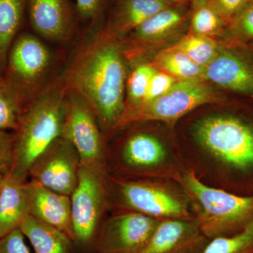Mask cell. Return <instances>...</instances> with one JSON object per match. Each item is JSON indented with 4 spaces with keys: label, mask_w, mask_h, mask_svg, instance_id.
<instances>
[{
    "label": "cell",
    "mask_w": 253,
    "mask_h": 253,
    "mask_svg": "<svg viewBox=\"0 0 253 253\" xmlns=\"http://www.w3.org/2000/svg\"><path fill=\"white\" fill-rule=\"evenodd\" d=\"M152 64L158 71L176 78L178 81L203 79L204 68L194 62L184 53L170 47L161 51Z\"/></svg>",
    "instance_id": "22"
},
{
    "label": "cell",
    "mask_w": 253,
    "mask_h": 253,
    "mask_svg": "<svg viewBox=\"0 0 253 253\" xmlns=\"http://www.w3.org/2000/svg\"><path fill=\"white\" fill-rule=\"evenodd\" d=\"M14 161V133L0 129V175L11 172Z\"/></svg>",
    "instance_id": "29"
},
{
    "label": "cell",
    "mask_w": 253,
    "mask_h": 253,
    "mask_svg": "<svg viewBox=\"0 0 253 253\" xmlns=\"http://www.w3.org/2000/svg\"><path fill=\"white\" fill-rule=\"evenodd\" d=\"M250 0H212L213 4L226 21L232 20L240 10Z\"/></svg>",
    "instance_id": "33"
},
{
    "label": "cell",
    "mask_w": 253,
    "mask_h": 253,
    "mask_svg": "<svg viewBox=\"0 0 253 253\" xmlns=\"http://www.w3.org/2000/svg\"><path fill=\"white\" fill-rule=\"evenodd\" d=\"M203 79L230 90L253 94V68L229 51L219 50L204 68Z\"/></svg>",
    "instance_id": "15"
},
{
    "label": "cell",
    "mask_w": 253,
    "mask_h": 253,
    "mask_svg": "<svg viewBox=\"0 0 253 253\" xmlns=\"http://www.w3.org/2000/svg\"><path fill=\"white\" fill-rule=\"evenodd\" d=\"M172 5L175 4L166 0H121L105 31L119 40L151 16Z\"/></svg>",
    "instance_id": "16"
},
{
    "label": "cell",
    "mask_w": 253,
    "mask_h": 253,
    "mask_svg": "<svg viewBox=\"0 0 253 253\" xmlns=\"http://www.w3.org/2000/svg\"><path fill=\"white\" fill-rule=\"evenodd\" d=\"M193 4L190 33L211 38L218 34L226 21L212 0H199Z\"/></svg>",
    "instance_id": "23"
},
{
    "label": "cell",
    "mask_w": 253,
    "mask_h": 253,
    "mask_svg": "<svg viewBox=\"0 0 253 253\" xmlns=\"http://www.w3.org/2000/svg\"><path fill=\"white\" fill-rule=\"evenodd\" d=\"M11 173L1 178L0 184V238L18 229L29 214L25 182Z\"/></svg>",
    "instance_id": "17"
},
{
    "label": "cell",
    "mask_w": 253,
    "mask_h": 253,
    "mask_svg": "<svg viewBox=\"0 0 253 253\" xmlns=\"http://www.w3.org/2000/svg\"><path fill=\"white\" fill-rule=\"evenodd\" d=\"M23 111L17 100L0 81V129L16 130Z\"/></svg>",
    "instance_id": "27"
},
{
    "label": "cell",
    "mask_w": 253,
    "mask_h": 253,
    "mask_svg": "<svg viewBox=\"0 0 253 253\" xmlns=\"http://www.w3.org/2000/svg\"><path fill=\"white\" fill-rule=\"evenodd\" d=\"M0 253H31L19 229L0 238Z\"/></svg>",
    "instance_id": "30"
},
{
    "label": "cell",
    "mask_w": 253,
    "mask_h": 253,
    "mask_svg": "<svg viewBox=\"0 0 253 253\" xmlns=\"http://www.w3.org/2000/svg\"><path fill=\"white\" fill-rule=\"evenodd\" d=\"M170 48L184 53L194 62L204 68L212 61L219 50L217 42L211 37L192 33L184 37Z\"/></svg>",
    "instance_id": "24"
},
{
    "label": "cell",
    "mask_w": 253,
    "mask_h": 253,
    "mask_svg": "<svg viewBox=\"0 0 253 253\" xmlns=\"http://www.w3.org/2000/svg\"><path fill=\"white\" fill-rule=\"evenodd\" d=\"M177 81L167 73L157 70L150 81L144 99L140 104H148L166 94Z\"/></svg>",
    "instance_id": "28"
},
{
    "label": "cell",
    "mask_w": 253,
    "mask_h": 253,
    "mask_svg": "<svg viewBox=\"0 0 253 253\" xmlns=\"http://www.w3.org/2000/svg\"><path fill=\"white\" fill-rule=\"evenodd\" d=\"M201 253H253V219L236 234L211 239Z\"/></svg>",
    "instance_id": "25"
},
{
    "label": "cell",
    "mask_w": 253,
    "mask_h": 253,
    "mask_svg": "<svg viewBox=\"0 0 253 253\" xmlns=\"http://www.w3.org/2000/svg\"><path fill=\"white\" fill-rule=\"evenodd\" d=\"M70 197L74 241L87 246L96 235L106 204L104 166L81 164L77 186Z\"/></svg>",
    "instance_id": "7"
},
{
    "label": "cell",
    "mask_w": 253,
    "mask_h": 253,
    "mask_svg": "<svg viewBox=\"0 0 253 253\" xmlns=\"http://www.w3.org/2000/svg\"><path fill=\"white\" fill-rule=\"evenodd\" d=\"M190 1H192L193 3H194L196 2V1H199V0H190Z\"/></svg>",
    "instance_id": "35"
},
{
    "label": "cell",
    "mask_w": 253,
    "mask_h": 253,
    "mask_svg": "<svg viewBox=\"0 0 253 253\" xmlns=\"http://www.w3.org/2000/svg\"><path fill=\"white\" fill-rule=\"evenodd\" d=\"M32 28L46 41L64 43L72 39L74 17L69 0H28Z\"/></svg>",
    "instance_id": "13"
},
{
    "label": "cell",
    "mask_w": 253,
    "mask_h": 253,
    "mask_svg": "<svg viewBox=\"0 0 253 253\" xmlns=\"http://www.w3.org/2000/svg\"><path fill=\"white\" fill-rule=\"evenodd\" d=\"M203 146L223 162L240 169L253 166V129L236 118L213 116L196 129Z\"/></svg>",
    "instance_id": "6"
},
{
    "label": "cell",
    "mask_w": 253,
    "mask_h": 253,
    "mask_svg": "<svg viewBox=\"0 0 253 253\" xmlns=\"http://www.w3.org/2000/svg\"><path fill=\"white\" fill-rule=\"evenodd\" d=\"M101 126L87 103L68 88L62 136L77 150L82 165L104 166Z\"/></svg>",
    "instance_id": "8"
},
{
    "label": "cell",
    "mask_w": 253,
    "mask_h": 253,
    "mask_svg": "<svg viewBox=\"0 0 253 253\" xmlns=\"http://www.w3.org/2000/svg\"><path fill=\"white\" fill-rule=\"evenodd\" d=\"M234 28L249 38H253V0H250L232 18Z\"/></svg>",
    "instance_id": "31"
},
{
    "label": "cell",
    "mask_w": 253,
    "mask_h": 253,
    "mask_svg": "<svg viewBox=\"0 0 253 253\" xmlns=\"http://www.w3.org/2000/svg\"><path fill=\"white\" fill-rule=\"evenodd\" d=\"M29 214L63 231L74 242L71 197L55 192L33 179L25 182Z\"/></svg>",
    "instance_id": "14"
},
{
    "label": "cell",
    "mask_w": 253,
    "mask_h": 253,
    "mask_svg": "<svg viewBox=\"0 0 253 253\" xmlns=\"http://www.w3.org/2000/svg\"><path fill=\"white\" fill-rule=\"evenodd\" d=\"M19 229L29 240L35 253H73L71 238L31 214L25 217Z\"/></svg>",
    "instance_id": "18"
},
{
    "label": "cell",
    "mask_w": 253,
    "mask_h": 253,
    "mask_svg": "<svg viewBox=\"0 0 253 253\" xmlns=\"http://www.w3.org/2000/svg\"><path fill=\"white\" fill-rule=\"evenodd\" d=\"M159 222L137 212L110 218L100 231L98 251L99 253H138L149 242Z\"/></svg>",
    "instance_id": "10"
},
{
    "label": "cell",
    "mask_w": 253,
    "mask_h": 253,
    "mask_svg": "<svg viewBox=\"0 0 253 253\" xmlns=\"http://www.w3.org/2000/svg\"><path fill=\"white\" fill-rule=\"evenodd\" d=\"M119 186L123 202L136 212L151 217L184 219L188 216L179 200L157 186L139 181H126Z\"/></svg>",
    "instance_id": "11"
},
{
    "label": "cell",
    "mask_w": 253,
    "mask_h": 253,
    "mask_svg": "<svg viewBox=\"0 0 253 253\" xmlns=\"http://www.w3.org/2000/svg\"><path fill=\"white\" fill-rule=\"evenodd\" d=\"M183 180L199 208L197 223L208 239L236 234L253 219V196H236L210 187L193 172L187 173Z\"/></svg>",
    "instance_id": "4"
},
{
    "label": "cell",
    "mask_w": 253,
    "mask_h": 253,
    "mask_svg": "<svg viewBox=\"0 0 253 253\" xmlns=\"http://www.w3.org/2000/svg\"><path fill=\"white\" fill-rule=\"evenodd\" d=\"M218 100L217 94L204 80L177 81L166 94L151 102L125 109L118 127L147 121L174 123L196 108Z\"/></svg>",
    "instance_id": "5"
},
{
    "label": "cell",
    "mask_w": 253,
    "mask_h": 253,
    "mask_svg": "<svg viewBox=\"0 0 253 253\" xmlns=\"http://www.w3.org/2000/svg\"><path fill=\"white\" fill-rule=\"evenodd\" d=\"M166 156L162 143L154 136L145 132L135 133L129 136L121 153L123 163L135 169L157 166L164 161Z\"/></svg>",
    "instance_id": "19"
},
{
    "label": "cell",
    "mask_w": 253,
    "mask_h": 253,
    "mask_svg": "<svg viewBox=\"0 0 253 253\" xmlns=\"http://www.w3.org/2000/svg\"><path fill=\"white\" fill-rule=\"evenodd\" d=\"M156 71L157 69L152 63H141L131 71L126 78V109L134 107L142 102L150 81Z\"/></svg>",
    "instance_id": "26"
},
{
    "label": "cell",
    "mask_w": 253,
    "mask_h": 253,
    "mask_svg": "<svg viewBox=\"0 0 253 253\" xmlns=\"http://www.w3.org/2000/svg\"><path fill=\"white\" fill-rule=\"evenodd\" d=\"M207 239L198 223L168 219L158 223L149 242L138 253H201Z\"/></svg>",
    "instance_id": "12"
},
{
    "label": "cell",
    "mask_w": 253,
    "mask_h": 253,
    "mask_svg": "<svg viewBox=\"0 0 253 253\" xmlns=\"http://www.w3.org/2000/svg\"><path fill=\"white\" fill-rule=\"evenodd\" d=\"M1 178H2V175H0V184H1Z\"/></svg>",
    "instance_id": "36"
},
{
    "label": "cell",
    "mask_w": 253,
    "mask_h": 253,
    "mask_svg": "<svg viewBox=\"0 0 253 253\" xmlns=\"http://www.w3.org/2000/svg\"><path fill=\"white\" fill-rule=\"evenodd\" d=\"M81 166L77 150L61 136L33 161L28 179L55 192L71 196L77 186Z\"/></svg>",
    "instance_id": "9"
},
{
    "label": "cell",
    "mask_w": 253,
    "mask_h": 253,
    "mask_svg": "<svg viewBox=\"0 0 253 253\" xmlns=\"http://www.w3.org/2000/svg\"><path fill=\"white\" fill-rule=\"evenodd\" d=\"M58 56L38 37L18 35L8 54L0 81L23 111L54 84L58 74Z\"/></svg>",
    "instance_id": "3"
},
{
    "label": "cell",
    "mask_w": 253,
    "mask_h": 253,
    "mask_svg": "<svg viewBox=\"0 0 253 253\" xmlns=\"http://www.w3.org/2000/svg\"><path fill=\"white\" fill-rule=\"evenodd\" d=\"M68 87L62 74L47 90L23 111L14 131V161L11 173L21 181L28 179L32 163L62 136Z\"/></svg>",
    "instance_id": "2"
},
{
    "label": "cell",
    "mask_w": 253,
    "mask_h": 253,
    "mask_svg": "<svg viewBox=\"0 0 253 253\" xmlns=\"http://www.w3.org/2000/svg\"><path fill=\"white\" fill-rule=\"evenodd\" d=\"M28 0H0V77L17 38Z\"/></svg>",
    "instance_id": "21"
},
{
    "label": "cell",
    "mask_w": 253,
    "mask_h": 253,
    "mask_svg": "<svg viewBox=\"0 0 253 253\" xmlns=\"http://www.w3.org/2000/svg\"><path fill=\"white\" fill-rule=\"evenodd\" d=\"M126 54L106 31L94 33L80 46L62 73L70 89L87 103L101 128L118 127L126 109Z\"/></svg>",
    "instance_id": "1"
},
{
    "label": "cell",
    "mask_w": 253,
    "mask_h": 253,
    "mask_svg": "<svg viewBox=\"0 0 253 253\" xmlns=\"http://www.w3.org/2000/svg\"><path fill=\"white\" fill-rule=\"evenodd\" d=\"M177 5V4H175ZM179 6H169L146 20L129 33L133 44H140L165 38L182 24L186 14Z\"/></svg>",
    "instance_id": "20"
},
{
    "label": "cell",
    "mask_w": 253,
    "mask_h": 253,
    "mask_svg": "<svg viewBox=\"0 0 253 253\" xmlns=\"http://www.w3.org/2000/svg\"><path fill=\"white\" fill-rule=\"evenodd\" d=\"M166 1H169V2L172 3L174 4L183 5L186 4L187 0H166Z\"/></svg>",
    "instance_id": "34"
},
{
    "label": "cell",
    "mask_w": 253,
    "mask_h": 253,
    "mask_svg": "<svg viewBox=\"0 0 253 253\" xmlns=\"http://www.w3.org/2000/svg\"><path fill=\"white\" fill-rule=\"evenodd\" d=\"M78 14L86 21H96L104 6V0H75Z\"/></svg>",
    "instance_id": "32"
}]
</instances>
